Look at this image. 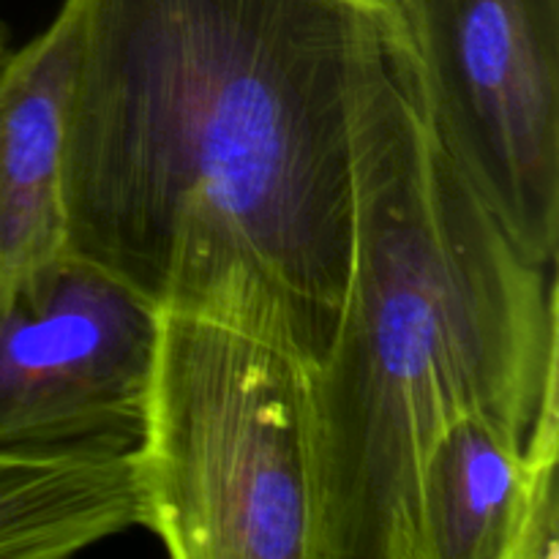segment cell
<instances>
[{"label": "cell", "mask_w": 559, "mask_h": 559, "mask_svg": "<svg viewBox=\"0 0 559 559\" xmlns=\"http://www.w3.org/2000/svg\"><path fill=\"white\" fill-rule=\"evenodd\" d=\"M66 249L314 369L353 262L349 76L371 0H69Z\"/></svg>", "instance_id": "6da1fadb"}, {"label": "cell", "mask_w": 559, "mask_h": 559, "mask_svg": "<svg viewBox=\"0 0 559 559\" xmlns=\"http://www.w3.org/2000/svg\"><path fill=\"white\" fill-rule=\"evenodd\" d=\"M349 134L353 262L309 371L311 559H415L442 429L484 415L530 435L559 393V295L442 151L388 0L360 22Z\"/></svg>", "instance_id": "7a4b0ae2"}, {"label": "cell", "mask_w": 559, "mask_h": 559, "mask_svg": "<svg viewBox=\"0 0 559 559\" xmlns=\"http://www.w3.org/2000/svg\"><path fill=\"white\" fill-rule=\"evenodd\" d=\"M309 366L227 322L158 314L136 524L175 559H311Z\"/></svg>", "instance_id": "3957f363"}, {"label": "cell", "mask_w": 559, "mask_h": 559, "mask_svg": "<svg viewBox=\"0 0 559 559\" xmlns=\"http://www.w3.org/2000/svg\"><path fill=\"white\" fill-rule=\"evenodd\" d=\"M426 115L527 260L559 249V0H388Z\"/></svg>", "instance_id": "277c9868"}, {"label": "cell", "mask_w": 559, "mask_h": 559, "mask_svg": "<svg viewBox=\"0 0 559 559\" xmlns=\"http://www.w3.org/2000/svg\"><path fill=\"white\" fill-rule=\"evenodd\" d=\"M158 311L69 249L0 306V451H134Z\"/></svg>", "instance_id": "5b68a950"}, {"label": "cell", "mask_w": 559, "mask_h": 559, "mask_svg": "<svg viewBox=\"0 0 559 559\" xmlns=\"http://www.w3.org/2000/svg\"><path fill=\"white\" fill-rule=\"evenodd\" d=\"M559 393L530 435L464 415L431 442L415 559H559Z\"/></svg>", "instance_id": "8992f818"}, {"label": "cell", "mask_w": 559, "mask_h": 559, "mask_svg": "<svg viewBox=\"0 0 559 559\" xmlns=\"http://www.w3.org/2000/svg\"><path fill=\"white\" fill-rule=\"evenodd\" d=\"M76 14L63 0L47 31L0 69V306L66 251L63 136Z\"/></svg>", "instance_id": "52a82bcc"}, {"label": "cell", "mask_w": 559, "mask_h": 559, "mask_svg": "<svg viewBox=\"0 0 559 559\" xmlns=\"http://www.w3.org/2000/svg\"><path fill=\"white\" fill-rule=\"evenodd\" d=\"M131 451H0V559H60L134 527Z\"/></svg>", "instance_id": "ba28073f"}, {"label": "cell", "mask_w": 559, "mask_h": 559, "mask_svg": "<svg viewBox=\"0 0 559 559\" xmlns=\"http://www.w3.org/2000/svg\"><path fill=\"white\" fill-rule=\"evenodd\" d=\"M5 58H9V41H5V27L0 22V69H3Z\"/></svg>", "instance_id": "9c48e42d"}]
</instances>
